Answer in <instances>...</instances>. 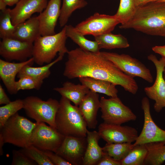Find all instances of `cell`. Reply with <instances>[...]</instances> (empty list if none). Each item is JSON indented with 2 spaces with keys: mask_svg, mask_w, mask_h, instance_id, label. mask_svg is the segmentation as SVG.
Returning a JSON list of instances; mask_svg holds the SVG:
<instances>
[{
  "mask_svg": "<svg viewBox=\"0 0 165 165\" xmlns=\"http://www.w3.org/2000/svg\"><path fill=\"white\" fill-rule=\"evenodd\" d=\"M100 101L101 118L104 123L121 125L135 121L137 118L131 110L124 104L118 97L108 99L102 97Z\"/></svg>",
  "mask_w": 165,
  "mask_h": 165,
  "instance_id": "obj_7",
  "label": "cell"
},
{
  "mask_svg": "<svg viewBox=\"0 0 165 165\" xmlns=\"http://www.w3.org/2000/svg\"><path fill=\"white\" fill-rule=\"evenodd\" d=\"M87 4L86 1L82 0H63L59 19L60 26L64 27L75 11L85 7Z\"/></svg>",
  "mask_w": 165,
  "mask_h": 165,
  "instance_id": "obj_28",
  "label": "cell"
},
{
  "mask_svg": "<svg viewBox=\"0 0 165 165\" xmlns=\"http://www.w3.org/2000/svg\"><path fill=\"white\" fill-rule=\"evenodd\" d=\"M45 154L54 165H72L71 163L60 155L50 151H44Z\"/></svg>",
  "mask_w": 165,
  "mask_h": 165,
  "instance_id": "obj_37",
  "label": "cell"
},
{
  "mask_svg": "<svg viewBox=\"0 0 165 165\" xmlns=\"http://www.w3.org/2000/svg\"><path fill=\"white\" fill-rule=\"evenodd\" d=\"M120 24L115 15L94 13L93 15L78 24L75 27L81 33L94 37L111 32Z\"/></svg>",
  "mask_w": 165,
  "mask_h": 165,
  "instance_id": "obj_10",
  "label": "cell"
},
{
  "mask_svg": "<svg viewBox=\"0 0 165 165\" xmlns=\"http://www.w3.org/2000/svg\"><path fill=\"white\" fill-rule=\"evenodd\" d=\"M11 101L6 94L2 86L0 85V105H6L9 103Z\"/></svg>",
  "mask_w": 165,
  "mask_h": 165,
  "instance_id": "obj_39",
  "label": "cell"
},
{
  "mask_svg": "<svg viewBox=\"0 0 165 165\" xmlns=\"http://www.w3.org/2000/svg\"><path fill=\"white\" fill-rule=\"evenodd\" d=\"M141 107L144 113L143 126L140 134L132 144V148L136 145L151 143H165V130L158 127L152 119L150 111V102L147 97L142 99Z\"/></svg>",
  "mask_w": 165,
  "mask_h": 165,
  "instance_id": "obj_11",
  "label": "cell"
},
{
  "mask_svg": "<svg viewBox=\"0 0 165 165\" xmlns=\"http://www.w3.org/2000/svg\"><path fill=\"white\" fill-rule=\"evenodd\" d=\"M24 106L23 100L18 99L0 107V128L9 118L23 108Z\"/></svg>",
  "mask_w": 165,
  "mask_h": 165,
  "instance_id": "obj_33",
  "label": "cell"
},
{
  "mask_svg": "<svg viewBox=\"0 0 165 165\" xmlns=\"http://www.w3.org/2000/svg\"><path fill=\"white\" fill-rule=\"evenodd\" d=\"M55 117L56 128L64 136L86 137V124L78 106L61 96Z\"/></svg>",
  "mask_w": 165,
  "mask_h": 165,
  "instance_id": "obj_3",
  "label": "cell"
},
{
  "mask_svg": "<svg viewBox=\"0 0 165 165\" xmlns=\"http://www.w3.org/2000/svg\"><path fill=\"white\" fill-rule=\"evenodd\" d=\"M152 50L155 53L160 55L162 57H165V45L162 46H155Z\"/></svg>",
  "mask_w": 165,
  "mask_h": 165,
  "instance_id": "obj_41",
  "label": "cell"
},
{
  "mask_svg": "<svg viewBox=\"0 0 165 165\" xmlns=\"http://www.w3.org/2000/svg\"><path fill=\"white\" fill-rule=\"evenodd\" d=\"M82 0L85 1V0Z\"/></svg>",
  "mask_w": 165,
  "mask_h": 165,
  "instance_id": "obj_45",
  "label": "cell"
},
{
  "mask_svg": "<svg viewBox=\"0 0 165 165\" xmlns=\"http://www.w3.org/2000/svg\"><path fill=\"white\" fill-rule=\"evenodd\" d=\"M41 35L38 16L31 17L16 25L12 38L33 43Z\"/></svg>",
  "mask_w": 165,
  "mask_h": 165,
  "instance_id": "obj_20",
  "label": "cell"
},
{
  "mask_svg": "<svg viewBox=\"0 0 165 165\" xmlns=\"http://www.w3.org/2000/svg\"><path fill=\"white\" fill-rule=\"evenodd\" d=\"M34 62L32 57L18 63L11 62L0 59V77L10 94H15L18 92L15 78L20 70L24 65H32Z\"/></svg>",
  "mask_w": 165,
  "mask_h": 165,
  "instance_id": "obj_18",
  "label": "cell"
},
{
  "mask_svg": "<svg viewBox=\"0 0 165 165\" xmlns=\"http://www.w3.org/2000/svg\"><path fill=\"white\" fill-rule=\"evenodd\" d=\"M148 152L145 145L135 146L121 161V165H144Z\"/></svg>",
  "mask_w": 165,
  "mask_h": 165,
  "instance_id": "obj_29",
  "label": "cell"
},
{
  "mask_svg": "<svg viewBox=\"0 0 165 165\" xmlns=\"http://www.w3.org/2000/svg\"><path fill=\"white\" fill-rule=\"evenodd\" d=\"M12 155V165H35L37 164L20 150H13Z\"/></svg>",
  "mask_w": 165,
  "mask_h": 165,
  "instance_id": "obj_36",
  "label": "cell"
},
{
  "mask_svg": "<svg viewBox=\"0 0 165 165\" xmlns=\"http://www.w3.org/2000/svg\"><path fill=\"white\" fill-rule=\"evenodd\" d=\"M79 79L82 84L94 92L104 94L110 97H118L116 85L110 82L88 77Z\"/></svg>",
  "mask_w": 165,
  "mask_h": 165,
  "instance_id": "obj_23",
  "label": "cell"
},
{
  "mask_svg": "<svg viewBox=\"0 0 165 165\" xmlns=\"http://www.w3.org/2000/svg\"><path fill=\"white\" fill-rule=\"evenodd\" d=\"M23 100V109L28 117L36 122L46 123L56 128L55 120L59 101L52 98L44 101L35 96L27 97Z\"/></svg>",
  "mask_w": 165,
  "mask_h": 165,
  "instance_id": "obj_6",
  "label": "cell"
},
{
  "mask_svg": "<svg viewBox=\"0 0 165 165\" xmlns=\"http://www.w3.org/2000/svg\"><path fill=\"white\" fill-rule=\"evenodd\" d=\"M100 53L126 75L133 78L140 77L149 83L153 82L149 69L138 59L125 54L107 52H100Z\"/></svg>",
  "mask_w": 165,
  "mask_h": 165,
  "instance_id": "obj_8",
  "label": "cell"
},
{
  "mask_svg": "<svg viewBox=\"0 0 165 165\" xmlns=\"http://www.w3.org/2000/svg\"><path fill=\"white\" fill-rule=\"evenodd\" d=\"M155 1H157V2H165V0H156Z\"/></svg>",
  "mask_w": 165,
  "mask_h": 165,
  "instance_id": "obj_44",
  "label": "cell"
},
{
  "mask_svg": "<svg viewBox=\"0 0 165 165\" xmlns=\"http://www.w3.org/2000/svg\"><path fill=\"white\" fill-rule=\"evenodd\" d=\"M101 138L108 143L134 142L138 137L135 128L103 123L98 127Z\"/></svg>",
  "mask_w": 165,
  "mask_h": 165,
  "instance_id": "obj_13",
  "label": "cell"
},
{
  "mask_svg": "<svg viewBox=\"0 0 165 165\" xmlns=\"http://www.w3.org/2000/svg\"><path fill=\"white\" fill-rule=\"evenodd\" d=\"M136 8L134 0H120L118 9L114 15L120 25L126 24L133 17Z\"/></svg>",
  "mask_w": 165,
  "mask_h": 165,
  "instance_id": "obj_31",
  "label": "cell"
},
{
  "mask_svg": "<svg viewBox=\"0 0 165 165\" xmlns=\"http://www.w3.org/2000/svg\"><path fill=\"white\" fill-rule=\"evenodd\" d=\"M163 75L164 78L165 80V68H164L163 72Z\"/></svg>",
  "mask_w": 165,
  "mask_h": 165,
  "instance_id": "obj_43",
  "label": "cell"
},
{
  "mask_svg": "<svg viewBox=\"0 0 165 165\" xmlns=\"http://www.w3.org/2000/svg\"><path fill=\"white\" fill-rule=\"evenodd\" d=\"M64 55L59 54L58 57L51 63L44 66L34 67L30 64H27L23 66L18 73L17 77L19 78L23 76H28L43 81L50 75V68L54 64L61 61Z\"/></svg>",
  "mask_w": 165,
  "mask_h": 165,
  "instance_id": "obj_24",
  "label": "cell"
},
{
  "mask_svg": "<svg viewBox=\"0 0 165 165\" xmlns=\"http://www.w3.org/2000/svg\"><path fill=\"white\" fill-rule=\"evenodd\" d=\"M86 145V137L64 136L55 153L72 165H82Z\"/></svg>",
  "mask_w": 165,
  "mask_h": 165,
  "instance_id": "obj_14",
  "label": "cell"
},
{
  "mask_svg": "<svg viewBox=\"0 0 165 165\" xmlns=\"http://www.w3.org/2000/svg\"><path fill=\"white\" fill-rule=\"evenodd\" d=\"M20 0H0V9L6 8V6H12L16 4Z\"/></svg>",
  "mask_w": 165,
  "mask_h": 165,
  "instance_id": "obj_40",
  "label": "cell"
},
{
  "mask_svg": "<svg viewBox=\"0 0 165 165\" xmlns=\"http://www.w3.org/2000/svg\"><path fill=\"white\" fill-rule=\"evenodd\" d=\"M64 75L69 79L88 77L107 81L120 85L135 94L138 86L134 78L125 74L100 53H96L76 48L67 53Z\"/></svg>",
  "mask_w": 165,
  "mask_h": 165,
  "instance_id": "obj_1",
  "label": "cell"
},
{
  "mask_svg": "<svg viewBox=\"0 0 165 165\" xmlns=\"http://www.w3.org/2000/svg\"><path fill=\"white\" fill-rule=\"evenodd\" d=\"M156 0H134L135 4L136 7L143 5L148 3L155 1Z\"/></svg>",
  "mask_w": 165,
  "mask_h": 165,
  "instance_id": "obj_42",
  "label": "cell"
},
{
  "mask_svg": "<svg viewBox=\"0 0 165 165\" xmlns=\"http://www.w3.org/2000/svg\"><path fill=\"white\" fill-rule=\"evenodd\" d=\"M104 152L115 159L121 161L129 153L132 148L129 142L106 144L102 147Z\"/></svg>",
  "mask_w": 165,
  "mask_h": 165,
  "instance_id": "obj_30",
  "label": "cell"
},
{
  "mask_svg": "<svg viewBox=\"0 0 165 165\" xmlns=\"http://www.w3.org/2000/svg\"><path fill=\"white\" fill-rule=\"evenodd\" d=\"M43 81L28 76L21 77L16 82L17 90L18 92L20 90L33 89L38 90L40 88Z\"/></svg>",
  "mask_w": 165,
  "mask_h": 165,
  "instance_id": "obj_35",
  "label": "cell"
},
{
  "mask_svg": "<svg viewBox=\"0 0 165 165\" xmlns=\"http://www.w3.org/2000/svg\"><path fill=\"white\" fill-rule=\"evenodd\" d=\"M148 150L144 165H161L165 162V143L154 142L145 144Z\"/></svg>",
  "mask_w": 165,
  "mask_h": 165,
  "instance_id": "obj_27",
  "label": "cell"
},
{
  "mask_svg": "<svg viewBox=\"0 0 165 165\" xmlns=\"http://www.w3.org/2000/svg\"><path fill=\"white\" fill-rule=\"evenodd\" d=\"M100 49H112L127 48L130 44L127 38L121 34L109 32L94 37Z\"/></svg>",
  "mask_w": 165,
  "mask_h": 165,
  "instance_id": "obj_26",
  "label": "cell"
},
{
  "mask_svg": "<svg viewBox=\"0 0 165 165\" xmlns=\"http://www.w3.org/2000/svg\"><path fill=\"white\" fill-rule=\"evenodd\" d=\"M119 28L165 37V2L153 1L137 7L133 17Z\"/></svg>",
  "mask_w": 165,
  "mask_h": 165,
  "instance_id": "obj_2",
  "label": "cell"
},
{
  "mask_svg": "<svg viewBox=\"0 0 165 165\" xmlns=\"http://www.w3.org/2000/svg\"><path fill=\"white\" fill-rule=\"evenodd\" d=\"M10 9L1 10L0 15V37L2 39L12 38L16 26L13 25L10 15Z\"/></svg>",
  "mask_w": 165,
  "mask_h": 165,
  "instance_id": "obj_32",
  "label": "cell"
},
{
  "mask_svg": "<svg viewBox=\"0 0 165 165\" xmlns=\"http://www.w3.org/2000/svg\"><path fill=\"white\" fill-rule=\"evenodd\" d=\"M53 90L78 106L90 90L84 85L75 84L69 81L64 82L61 87H55Z\"/></svg>",
  "mask_w": 165,
  "mask_h": 165,
  "instance_id": "obj_22",
  "label": "cell"
},
{
  "mask_svg": "<svg viewBox=\"0 0 165 165\" xmlns=\"http://www.w3.org/2000/svg\"><path fill=\"white\" fill-rule=\"evenodd\" d=\"M67 38L65 26L54 35L38 37L33 43L32 57L34 62L42 66L52 62L57 53L58 55L67 53L68 51L66 46Z\"/></svg>",
  "mask_w": 165,
  "mask_h": 165,
  "instance_id": "obj_4",
  "label": "cell"
},
{
  "mask_svg": "<svg viewBox=\"0 0 165 165\" xmlns=\"http://www.w3.org/2000/svg\"><path fill=\"white\" fill-rule=\"evenodd\" d=\"M47 0H20L10 13L12 23L16 26L31 17L35 13H41L46 8Z\"/></svg>",
  "mask_w": 165,
  "mask_h": 165,
  "instance_id": "obj_16",
  "label": "cell"
},
{
  "mask_svg": "<svg viewBox=\"0 0 165 165\" xmlns=\"http://www.w3.org/2000/svg\"><path fill=\"white\" fill-rule=\"evenodd\" d=\"M37 124L18 112L11 117L0 128V138L8 143L21 148L31 145L32 132Z\"/></svg>",
  "mask_w": 165,
  "mask_h": 165,
  "instance_id": "obj_5",
  "label": "cell"
},
{
  "mask_svg": "<svg viewBox=\"0 0 165 165\" xmlns=\"http://www.w3.org/2000/svg\"><path fill=\"white\" fill-rule=\"evenodd\" d=\"M31 135L30 145L42 151L56 152L64 136L57 129L44 122H36Z\"/></svg>",
  "mask_w": 165,
  "mask_h": 165,
  "instance_id": "obj_9",
  "label": "cell"
},
{
  "mask_svg": "<svg viewBox=\"0 0 165 165\" xmlns=\"http://www.w3.org/2000/svg\"><path fill=\"white\" fill-rule=\"evenodd\" d=\"M20 150L39 165H54L42 151L30 145Z\"/></svg>",
  "mask_w": 165,
  "mask_h": 165,
  "instance_id": "obj_34",
  "label": "cell"
},
{
  "mask_svg": "<svg viewBox=\"0 0 165 165\" xmlns=\"http://www.w3.org/2000/svg\"><path fill=\"white\" fill-rule=\"evenodd\" d=\"M33 43L13 38L2 39L0 42V55L6 61L22 62L32 57Z\"/></svg>",
  "mask_w": 165,
  "mask_h": 165,
  "instance_id": "obj_15",
  "label": "cell"
},
{
  "mask_svg": "<svg viewBox=\"0 0 165 165\" xmlns=\"http://www.w3.org/2000/svg\"><path fill=\"white\" fill-rule=\"evenodd\" d=\"M61 0H50L45 9L37 16L41 35L56 34L55 28L61 13Z\"/></svg>",
  "mask_w": 165,
  "mask_h": 165,
  "instance_id": "obj_17",
  "label": "cell"
},
{
  "mask_svg": "<svg viewBox=\"0 0 165 165\" xmlns=\"http://www.w3.org/2000/svg\"><path fill=\"white\" fill-rule=\"evenodd\" d=\"M148 59L154 64L156 70V77L153 84L144 89L147 96L154 100L155 103L153 108L157 112H160L165 108V80L163 72L165 68V57H162L158 60L156 56L151 54Z\"/></svg>",
  "mask_w": 165,
  "mask_h": 165,
  "instance_id": "obj_12",
  "label": "cell"
},
{
  "mask_svg": "<svg viewBox=\"0 0 165 165\" xmlns=\"http://www.w3.org/2000/svg\"><path fill=\"white\" fill-rule=\"evenodd\" d=\"M66 34L67 37L70 38L82 49L96 53H99L100 48L96 41L87 39L85 35L71 25L65 26Z\"/></svg>",
  "mask_w": 165,
  "mask_h": 165,
  "instance_id": "obj_25",
  "label": "cell"
},
{
  "mask_svg": "<svg viewBox=\"0 0 165 165\" xmlns=\"http://www.w3.org/2000/svg\"><path fill=\"white\" fill-rule=\"evenodd\" d=\"M78 106L87 127L95 128L98 123L97 112L100 108L98 94L90 90Z\"/></svg>",
  "mask_w": 165,
  "mask_h": 165,
  "instance_id": "obj_19",
  "label": "cell"
},
{
  "mask_svg": "<svg viewBox=\"0 0 165 165\" xmlns=\"http://www.w3.org/2000/svg\"><path fill=\"white\" fill-rule=\"evenodd\" d=\"M101 138L98 132L87 130L86 136L87 145L82 165H97L101 158L105 152L102 147L98 144Z\"/></svg>",
  "mask_w": 165,
  "mask_h": 165,
  "instance_id": "obj_21",
  "label": "cell"
},
{
  "mask_svg": "<svg viewBox=\"0 0 165 165\" xmlns=\"http://www.w3.org/2000/svg\"><path fill=\"white\" fill-rule=\"evenodd\" d=\"M96 165H121V163L105 153Z\"/></svg>",
  "mask_w": 165,
  "mask_h": 165,
  "instance_id": "obj_38",
  "label": "cell"
}]
</instances>
